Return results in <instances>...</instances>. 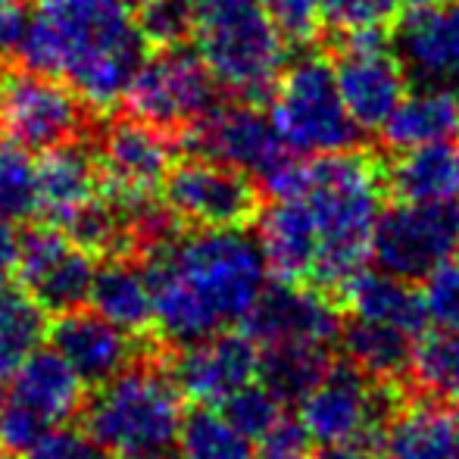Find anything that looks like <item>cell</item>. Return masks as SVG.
<instances>
[{"instance_id": "cell-1", "label": "cell", "mask_w": 459, "mask_h": 459, "mask_svg": "<svg viewBox=\"0 0 459 459\" xmlns=\"http://www.w3.org/2000/svg\"><path fill=\"white\" fill-rule=\"evenodd\" d=\"M153 328L191 344L247 319L269 281L260 241L244 229H194L147 250Z\"/></svg>"}, {"instance_id": "cell-2", "label": "cell", "mask_w": 459, "mask_h": 459, "mask_svg": "<svg viewBox=\"0 0 459 459\" xmlns=\"http://www.w3.org/2000/svg\"><path fill=\"white\" fill-rule=\"evenodd\" d=\"M147 50L138 0H41L16 60L63 79L88 107L107 113L122 100Z\"/></svg>"}, {"instance_id": "cell-3", "label": "cell", "mask_w": 459, "mask_h": 459, "mask_svg": "<svg viewBox=\"0 0 459 459\" xmlns=\"http://www.w3.org/2000/svg\"><path fill=\"white\" fill-rule=\"evenodd\" d=\"M269 197L300 200L316 241V288L341 290L372 256V238L385 210V160L344 151L325 157H288L263 182Z\"/></svg>"}, {"instance_id": "cell-4", "label": "cell", "mask_w": 459, "mask_h": 459, "mask_svg": "<svg viewBox=\"0 0 459 459\" xmlns=\"http://www.w3.org/2000/svg\"><path fill=\"white\" fill-rule=\"evenodd\" d=\"M85 429L113 459H169L185 422V394L169 368L134 359L85 400Z\"/></svg>"}, {"instance_id": "cell-5", "label": "cell", "mask_w": 459, "mask_h": 459, "mask_svg": "<svg viewBox=\"0 0 459 459\" xmlns=\"http://www.w3.org/2000/svg\"><path fill=\"white\" fill-rule=\"evenodd\" d=\"M191 44L212 82L247 103L273 94L290 48L260 0H194Z\"/></svg>"}, {"instance_id": "cell-6", "label": "cell", "mask_w": 459, "mask_h": 459, "mask_svg": "<svg viewBox=\"0 0 459 459\" xmlns=\"http://www.w3.org/2000/svg\"><path fill=\"white\" fill-rule=\"evenodd\" d=\"M269 100V119L290 153L325 157L359 144V128L341 100L334 66L325 54H303L288 63Z\"/></svg>"}, {"instance_id": "cell-7", "label": "cell", "mask_w": 459, "mask_h": 459, "mask_svg": "<svg viewBox=\"0 0 459 459\" xmlns=\"http://www.w3.org/2000/svg\"><path fill=\"white\" fill-rule=\"evenodd\" d=\"M128 116L178 138L219 103V85L187 44L157 48L141 60L122 94Z\"/></svg>"}, {"instance_id": "cell-8", "label": "cell", "mask_w": 459, "mask_h": 459, "mask_svg": "<svg viewBox=\"0 0 459 459\" xmlns=\"http://www.w3.org/2000/svg\"><path fill=\"white\" fill-rule=\"evenodd\" d=\"M85 100L63 79L35 69H0V138L25 151H50L85 138Z\"/></svg>"}, {"instance_id": "cell-9", "label": "cell", "mask_w": 459, "mask_h": 459, "mask_svg": "<svg viewBox=\"0 0 459 459\" xmlns=\"http://www.w3.org/2000/svg\"><path fill=\"white\" fill-rule=\"evenodd\" d=\"M385 381L368 378L353 363L328 366L322 378L297 400L300 429L309 444L341 447V444H381L387 422Z\"/></svg>"}, {"instance_id": "cell-10", "label": "cell", "mask_w": 459, "mask_h": 459, "mask_svg": "<svg viewBox=\"0 0 459 459\" xmlns=\"http://www.w3.org/2000/svg\"><path fill=\"white\" fill-rule=\"evenodd\" d=\"M160 191L172 216L191 229H247L263 210L254 176L194 153L169 166Z\"/></svg>"}, {"instance_id": "cell-11", "label": "cell", "mask_w": 459, "mask_h": 459, "mask_svg": "<svg viewBox=\"0 0 459 459\" xmlns=\"http://www.w3.org/2000/svg\"><path fill=\"white\" fill-rule=\"evenodd\" d=\"M459 254V206L400 200L391 210H381L372 238V256L378 269L422 281L435 269L454 263Z\"/></svg>"}, {"instance_id": "cell-12", "label": "cell", "mask_w": 459, "mask_h": 459, "mask_svg": "<svg viewBox=\"0 0 459 459\" xmlns=\"http://www.w3.org/2000/svg\"><path fill=\"white\" fill-rule=\"evenodd\" d=\"M338 91L359 132H381L406 94V69L394 50L387 29L344 31L332 60Z\"/></svg>"}, {"instance_id": "cell-13", "label": "cell", "mask_w": 459, "mask_h": 459, "mask_svg": "<svg viewBox=\"0 0 459 459\" xmlns=\"http://www.w3.org/2000/svg\"><path fill=\"white\" fill-rule=\"evenodd\" d=\"M178 144L194 157L216 160L266 182L278 166L288 160V147L278 138L273 119L256 103H216L204 119L178 134Z\"/></svg>"}, {"instance_id": "cell-14", "label": "cell", "mask_w": 459, "mask_h": 459, "mask_svg": "<svg viewBox=\"0 0 459 459\" xmlns=\"http://www.w3.org/2000/svg\"><path fill=\"white\" fill-rule=\"evenodd\" d=\"M341 316L325 288L278 281L266 288L244 319V332L260 351L266 347H313L332 351L341 341Z\"/></svg>"}, {"instance_id": "cell-15", "label": "cell", "mask_w": 459, "mask_h": 459, "mask_svg": "<svg viewBox=\"0 0 459 459\" xmlns=\"http://www.w3.org/2000/svg\"><path fill=\"white\" fill-rule=\"evenodd\" d=\"M169 372L187 400L200 406H222L231 394L260 378V347L247 332L206 334L182 347Z\"/></svg>"}, {"instance_id": "cell-16", "label": "cell", "mask_w": 459, "mask_h": 459, "mask_svg": "<svg viewBox=\"0 0 459 459\" xmlns=\"http://www.w3.org/2000/svg\"><path fill=\"white\" fill-rule=\"evenodd\" d=\"M94 153L97 166H100L103 191L119 194V197H138V194H153L163 185L172 166L176 141L172 134L160 132L134 116H122V119L103 126Z\"/></svg>"}, {"instance_id": "cell-17", "label": "cell", "mask_w": 459, "mask_h": 459, "mask_svg": "<svg viewBox=\"0 0 459 459\" xmlns=\"http://www.w3.org/2000/svg\"><path fill=\"white\" fill-rule=\"evenodd\" d=\"M391 44L416 85H441L459 100V0L410 6Z\"/></svg>"}, {"instance_id": "cell-18", "label": "cell", "mask_w": 459, "mask_h": 459, "mask_svg": "<svg viewBox=\"0 0 459 459\" xmlns=\"http://www.w3.org/2000/svg\"><path fill=\"white\" fill-rule=\"evenodd\" d=\"M48 341L82 375L88 387L103 385L138 359L134 334L122 332L97 309L85 307L54 316V322L48 325Z\"/></svg>"}, {"instance_id": "cell-19", "label": "cell", "mask_w": 459, "mask_h": 459, "mask_svg": "<svg viewBox=\"0 0 459 459\" xmlns=\"http://www.w3.org/2000/svg\"><path fill=\"white\" fill-rule=\"evenodd\" d=\"M38 166V212L50 225L63 229L73 212L100 194V166L88 138L50 147L41 153Z\"/></svg>"}, {"instance_id": "cell-20", "label": "cell", "mask_w": 459, "mask_h": 459, "mask_svg": "<svg viewBox=\"0 0 459 459\" xmlns=\"http://www.w3.org/2000/svg\"><path fill=\"white\" fill-rule=\"evenodd\" d=\"M10 394L38 412L48 425L69 422L85 410L88 385L54 347H38L10 378Z\"/></svg>"}, {"instance_id": "cell-21", "label": "cell", "mask_w": 459, "mask_h": 459, "mask_svg": "<svg viewBox=\"0 0 459 459\" xmlns=\"http://www.w3.org/2000/svg\"><path fill=\"white\" fill-rule=\"evenodd\" d=\"M385 178L397 200L459 206V138L397 151L385 163Z\"/></svg>"}, {"instance_id": "cell-22", "label": "cell", "mask_w": 459, "mask_h": 459, "mask_svg": "<svg viewBox=\"0 0 459 459\" xmlns=\"http://www.w3.org/2000/svg\"><path fill=\"white\" fill-rule=\"evenodd\" d=\"M341 297H344L353 319L400 328L410 338L429 328L422 290H416L412 281H403V278L385 273V269H378V273L359 269L351 281L341 284Z\"/></svg>"}, {"instance_id": "cell-23", "label": "cell", "mask_w": 459, "mask_h": 459, "mask_svg": "<svg viewBox=\"0 0 459 459\" xmlns=\"http://www.w3.org/2000/svg\"><path fill=\"white\" fill-rule=\"evenodd\" d=\"M88 303L128 334H144L153 328L151 278L141 263L132 260V254L107 256L103 266H97Z\"/></svg>"}, {"instance_id": "cell-24", "label": "cell", "mask_w": 459, "mask_h": 459, "mask_svg": "<svg viewBox=\"0 0 459 459\" xmlns=\"http://www.w3.org/2000/svg\"><path fill=\"white\" fill-rule=\"evenodd\" d=\"M387 459H456L459 412L441 403H412L394 412L381 431Z\"/></svg>"}, {"instance_id": "cell-25", "label": "cell", "mask_w": 459, "mask_h": 459, "mask_svg": "<svg viewBox=\"0 0 459 459\" xmlns=\"http://www.w3.org/2000/svg\"><path fill=\"white\" fill-rule=\"evenodd\" d=\"M381 138L391 151L459 138V100L441 85H416L387 116Z\"/></svg>"}, {"instance_id": "cell-26", "label": "cell", "mask_w": 459, "mask_h": 459, "mask_svg": "<svg viewBox=\"0 0 459 459\" xmlns=\"http://www.w3.org/2000/svg\"><path fill=\"white\" fill-rule=\"evenodd\" d=\"M412 341L406 332L378 322L353 319L341 328V347H344L347 363H353L359 372H366L375 381H397L410 375Z\"/></svg>"}, {"instance_id": "cell-27", "label": "cell", "mask_w": 459, "mask_h": 459, "mask_svg": "<svg viewBox=\"0 0 459 459\" xmlns=\"http://www.w3.org/2000/svg\"><path fill=\"white\" fill-rule=\"evenodd\" d=\"M48 313L29 290L0 294V387L48 341Z\"/></svg>"}, {"instance_id": "cell-28", "label": "cell", "mask_w": 459, "mask_h": 459, "mask_svg": "<svg viewBox=\"0 0 459 459\" xmlns=\"http://www.w3.org/2000/svg\"><path fill=\"white\" fill-rule=\"evenodd\" d=\"M94 273V254L82 250L79 244H69L35 281L25 284V290L41 303V309L48 316H60L69 313V309L85 307L88 297H91Z\"/></svg>"}, {"instance_id": "cell-29", "label": "cell", "mask_w": 459, "mask_h": 459, "mask_svg": "<svg viewBox=\"0 0 459 459\" xmlns=\"http://www.w3.org/2000/svg\"><path fill=\"white\" fill-rule=\"evenodd\" d=\"M410 375L425 394L459 406V332L425 328L412 341Z\"/></svg>"}, {"instance_id": "cell-30", "label": "cell", "mask_w": 459, "mask_h": 459, "mask_svg": "<svg viewBox=\"0 0 459 459\" xmlns=\"http://www.w3.org/2000/svg\"><path fill=\"white\" fill-rule=\"evenodd\" d=\"M176 454L178 459H256L254 441L212 406H200L185 416Z\"/></svg>"}, {"instance_id": "cell-31", "label": "cell", "mask_w": 459, "mask_h": 459, "mask_svg": "<svg viewBox=\"0 0 459 459\" xmlns=\"http://www.w3.org/2000/svg\"><path fill=\"white\" fill-rule=\"evenodd\" d=\"M328 368V351L266 347L260 351V381L281 403H297Z\"/></svg>"}, {"instance_id": "cell-32", "label": "cell", "mask_w": 459, "mask_h": 459, "mask_svg": "<svg viewBox=\"0 0 459 459\" xmlns=\"http://www.w3.org/2000/svg\"><path fill=\"white\" fill-rule=\"evenodd\" d=\"M38 212V166L29 151L0 138V219L25 222Z\"/></svg>"}, {"instance_id": "cell-33", "label": "cell", "mask_w": 459, "mask_h": 459, "mask_svg": "<svg viewBox=\"0 0 459 459\" xmlns=\"http://www.w3.org/2000/svg\"><path fill=\"white\" fill-rule=\"evenodd\" d=\"M194 0H138V25L147 48H172L191 41Z\"/></svg>"}, {"instance_id": "cell-34", "label": "cell", "mask_w": 459, "mask_h": 459, "mask_svg": "<svg viewBox=\"0 0 459 459\" xmlns=\"http://www.w3.org/2000/svg\"><path fill=\"white\" fill-rule=\"evenodd\" d=\"M222 412L256 444L284 416V403L263 381H250L247 387H241V391L225 400Z\"/></svg>"}, {"instance_id": "cell-35", "label": "cell", "mask_w": 459, "mask_h": 459, "mask_svg": "<svg viewBox=\"0 0 459 459\" xmlns=\"http://www.w3.org/2000/svg\"><path fill=\"white\" fill-rule=\"evenodd\" d=\"M69 235L56 225L44 222V225H31L19 235L16 241V263H13V273L19 275V284H31L63 250L69 247Z\"/></svg>"}, {"instance_id": "cell-36", "label": "cell", "mask_w": 459, "mask_h": 459, "mask_svg": "<svg viewBox=\"0 0 459 459\" xmlns=\"http://www.w3.org/2000/svg\"><path fill=\"white\" fill-rule=\"evenodd\" d=\"M403 0H322L325 25L344 31L363 29H391L400 19Z\"/></svg>"}, {"instance_id": "cell-37", "label": "cell", "mask_w": 459, "mask_h": 459, "mask_svg": "<svg viewBox=\"0 0 459 459\" xmlns=\"http://www.w3.org/2000/svg\"><path fill=\"white\" fill-rule=\"evenodd\" d=\"M48 429L50 425L31 406L16 400L10 391H0V454L22 459Z\"/></svg>"}, {"instance_id": "cell-38", "label": "cell", "mask_w": 459, "mask_h": 459, "mask_svg": "<svg viewBox=\"0 0 459 459\" xmlns=\"http://www.w3.org/2000/svg\"><path fill=\"white\" fill-rule=\"evenodd\" d=\"M263 10L284 35V41L294 48H307L319 38L322 25V0H260Z\"/></svg>"}, {"instance_id": "cell-39", "label": "cell", "mask_w": 459, "mask_h": 459, "mask_svg": "<svg viewBox=\"0 0 459 459\" xmlns=\"http://www.w3.org/2000/svg\"><path fill=\"white\" fill-rule=\"evenodd\" d=\"M22 459H113V454L107 447H100L88 429H75L69 422H60L50 425L41 435V441Z\"/></svg>"}, {"instance_id": "cell-40", "label": "cell", "mask_w": 459, "mask_h": 459, "mask_svg": "<svg viewBox=\"0 0 459 459\" xmlns=\"http://www.w3.org/2000/svg\"><path fill=\"white\" fill-rule=\"evenodd\" d=\"M422 303L431 325L459 332V266L447 263L422 278Z\"/></svg>"}, {"instance_id": "cell-41", "label": "cell", "mask_w": 459, "mask_h": 459, "mask_svg": "<svg viewBox=\"0 0 459 459\" xmlns=\"http://www.w3.org/2000/svg\"><path fill=\"white\" fill-rule=\"evenodd\" d=\"M260 459H307L309 456V437L300 429V422L278 419L273 429L260 437Z\"/></svg>"}, {"instance_id": "cell-42", "label": "cell", "mask_w": 459, "mask_h": 459, "mask_svg": "<svg viewBox=\"0 0 459 459\" xmlns=\"http://www.w3.org/2000/svg\"><path fill=\"white\" fill-rule=\"evenodd\" d=\"M31 13H25L19 4H0V66L13 56H19L25 29H29Z\"/></svg>"}, {"instance_id": "cell-43", "label": "cell", "mask_w": 459, "mask_h": 459, "mask_svg": "<svg viewBox=\"0 0 459 459\" xmlns=\"http://www.w3.org/2000/svg\"><path fill=\"white\" fill-rule=\"evenodd\" d=\"M381 444L363 441V444H341V447H325L322 459H378Z\"/></svg>"}, {"instance_id": "cell-44", "label": "cell", "mask_w": 459, "mask_h": 459, "mask_svg": "<svg viewBox=\"0 0 459 459\" xmlns=\"http://www.w3.org/2000/svg\"><path fill=\"white\" fill-rule=\"evenodd\" d=\"M16 241L19 235L13 231V222L0 219V273H10L16 263Z\"/></svg>"}, {"instance_id": "cell-45", "label": "cell", "mask_w": 459, "mask_h": 459, "mask_svg": "<svg viewBox=\"0 0 459 459\" xmlns=\"http://www.w3.org/2000/svg\"><path fill=\"white\" fill-rule=\"evenodd\" d=\"M403 4H410V6H425V4H444V0H403Z\"/></svg>"}, {"instance_id": "cell-46", "label": "cell", "mask_w": 459, "mask_h": 459, "mask_svg": "<svg viewBox=\"0 0 459 459\" xmlns=\"http://www.w3.org/2000/svg\"><path fill=\"white\" fill-rule=\"evenodd\" d=\"M6 290V273H0V294Z\"/></svg>"}, {"instance_id": "cell-47", "label": "cell", "mask_w": 459, "mask_h": 459, "mask_svg": "<svg viewBox=\"0 0 459 459\" xmlns=\"http://www.w3.org/2000/svg\"><path fill=\"white\" fill-rule=\"evenodd\" d=\"M0 4H19V0H0Z\"/></svg>"}, {"instance_id": "cell-48", "label": "cell", "mask_w": 459, "mask_h": 459, "mask_svg": "<svg viewBox=\"0 0 459 459\" xmlns=\"http://www.w3.org/2000/svg\"><path fill=\"white\" fill-rule=\"evenodd\" d=\"M0 459H16V456H6V454H0Z\"/></svg>"}, {"instance_id": "cell-49", "label": "cell", "mask_w": 459, "mask_h": 459, "mask_svg": "<svg viewBox=\"0 0 459 459\" xmlns=\"http://www.w3.org/2000/svg\"><path fill=\"white\" fill-rule=\"evenodd\" d=\"M456 459H459V456H456Z\"/></svg>"}, {"instance_id": "cell-50", "label": "cell", "mask_w": 459, "mask_h": 459, "mask_svg": "<svg viewBox=\"0 0 459 459\" xmlns=\"http://www.w3.org/2000/svg\"><path fill=\"white\" fill-rule=\"evenodd\" d=\"M307 459H309V456H307Z\"/></svg>"}]
</instances>
